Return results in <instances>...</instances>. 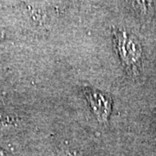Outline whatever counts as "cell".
Listing matches in <instances>:
<instances>
[{
    "label": "cell",
    "mask_w": 156,
    "mask_h": 156,
    "mask_svg": "<svg viewBox=\"0 0 156 156\" xmlns=\"http://www.w3.org/2000/svg\"><path fill=\"white\" fill-rule=\"evenodd\" d=\"M113 41L123 67L129 74L136 76L142 65V49L138 38L122 29H115Z\"/></svg>",
    "instance_id": "cell-1"
},
{
    "label": "cell",
    "mask_w": 156,
    "mask_h": 156,
    "mask_svg": "<svg viewBox=\"0 0 156 156\" xmlns=\"http://www.w3.org/2000/svg\"><path fill=\"white\" fill-rule=\"evenodd\" d=\"M83 95L98 122H107L112 110L111 97L108 94L91 88L83 89Z\"/></svg>",
    "instance_id": "cell-2"
},
{
    "label": "cell",
    "mask_w": 156,
    "mask_h": 156,
    "mask_svg": "<svg viewBox=\"0 0 156 156\" xmlns=\"http://www.w3.org/2000/svg\"><path fill=\"white\" fill-rule=\"evenodd\" d=\"M18 125V119L13 117L10 114L0 111V128L10 129L16 128Z\"/></svg>",
    "instance_id": "cell-3"
},
{
    "label": "cell",
    "mask_w": 156,
    "mask_h": 156,
    "mask_svg": "<svg viewBox=\"0 0 156 156\" xmlns=\"http://www.w3.org/2000/svg\"><path fill=\"white\" fill-rule=\"evenodd\" d=\"M133 5L134 6V9L142 15L148 13L150 11L151 5L147 2H133Z\"/></svg>",
    "instance_id": "cell-4"
},
{
    "label": "cell",
    "mask_w": 156,
    "mask_h": 156,
    "mask_svg": "<svg viewBox=\"0 0 156 156\" xmlns=\"http://www.w3.org/2000/svg\"><path fill=\"white\" fill-rule=\"evenodd\" d=\"M4 38H5V32L3 30L0 29V41H2Z\"/></svg>",
    "instance_id": "cell-5"
},
{
    "label": "cell",
    "mask_w": 156,
    "mask_h": 156,
    "mask_svg": "<svg viewBox=\"0 0 156 156\" xmlns=\"http://www.w3.org/2000/svg\"><path fill=\"white\" fill-rule=\"evenodd\" d=\"M0 156H5V154H4V152L0 149Z\"/></svg>",
    "instance_id": "cell-6"
}]
</instances>
